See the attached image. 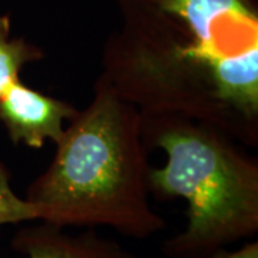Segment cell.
<instances>
[{
	"label": "cell",
	"instance_id": "3",
	"mask_svg": "<svg viewBox=\"0 0 258 258\" xmlns=\"http://www.w3.org/2000/svg\"><path fill=\"white\" fill-rule=\"evenodd\" d=\"M147 147L161 148L149 168V194L188 203L186 227L164 242L169 258H207L258 231V164L218 128L175 115L142 116Z\"/></svg>",
	"mask_w": 258,
	"mask_h": 258
},
{
	"label": "cell",
	"instance_id": "5",
	"mask_svg": "<svg viewBox=\"0 0 258 258\" xmlns=\"http://www.w3.org/2000/svg\"><path fill=\"white\" fill-rule=\"evenodd\" d=\"M26 225L13 235L10 248L23 258H132L118 242L102 238L91 228L71 234L45 221Z\"/></svg>",
	"mask_w": 258,
	"mask_h": 258
},
{
	"label": "cell",
	"instance_id": "8",
	"mask_svg": "<svg viewBox=\"0 0 258 258\" xmlns=\"http://www.w3.org/2000/svg\"><path fill=\"white\" fill-rule=\"evenodd\" d=\"M132 258H148V257H135ZM207 258H258V242L252 241V242H247L244 244L241 248L234 249V251H227V249H221L215 254H212Z\"/></svg>",
	"mask_w": 258,
	"mask_h": 258
},
{
	"label": "cell",
	"instance_id": "4",
	"mask_svg": "<svg viewBox=\"0 0 258 258\" xmlns=\"http://www.w3.org/2000/svg\"><path fill=\"white\" fill-rule=\"evenodd\" d=\"M79 109L75 105L26 86L20 79L0 95V125L15 145L42 148L47 141L57 142L64 122Z\"/></svg>",
	"mask_w": 258,
	"mask_h": 258
},
{
	"label": "cell",
	"instance_id": "7",
	"mask_svg": "<svg viewBox=\"0 0 258 258\" xmlns=\"http://www.w3.org/2000/svg\"><path fill=\"white\" fill-rule=\"evenodd\" d=\"M37 220L39 214L35 205L15 192L9 168L0 161V227Z\"/></svg>",
	"mask_w": 258,
	"mask_h": 258
},
{
	"label": "cell",
	"instance_id": "2",
	"mask_svg": "<svg viewBox=\"0 0 258 258\" xmlns=\"http://www.w3.org/2000/svg\"><path fill=\"white\" fill-rule=\"evenodd\" d=\"M141 112L101 75L91 102L64 126L46 171L29 185L37 221L63 228L109 227L145 240L166 227L152 210Z\"/></svg>",
	"mask_w": 258,
	"mask_h": 258
},
{
	"label": "cell",
	"instance_id": "6",
	"mask_svg": "<svg viewBox=\"0 0 258 258\" xmlns=\"http://www.w3.org/2000/svg\"><path fill=\"white\" fill-rule=\"evenodd\" d=\"M43 56L42 47L13 35L12 18L8 13L0 15V95L20 79L28 64L42 60Z\"/></svg>",
	"mask_w": 258,
	"mask_h": 258
},
{
	"label": "cell",
	"instance_id": "1",
	"mask_svg": "<svg viewBox=\"0 0 258 258\" xmlns=\"http://www.w3.org/2000/svg\"><path fill=\"white\" fill-rule=\"evenodd\" d=\"M101 76L142 116L175 115L258 144L257 0H113Z\"/></svg>",
	"mask_w": 258,
	"mask_h": 258
}]
</instances>
